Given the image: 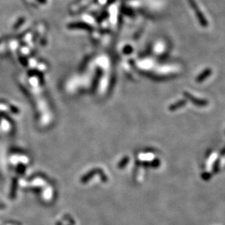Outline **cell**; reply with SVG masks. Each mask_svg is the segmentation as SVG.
I'll return each mask as SVG.
<instances>
[{
  "label": "cell",
  "mask_w": 225,
  "mask_h": 225,
  "mask_svg": "<svg viewBox=\"0 0 225 225\" xmlns=\"http://www.w3.org/2000/svg\"><path fill=\"white\" fill-rule=\"evenodd\" d=\"M190 4H191V7H192V8H193V10H195V11L197 13V16L198 18L201 20V22L203 23V24H205V18H204L203 15V14H202L203 13H202V12L200 11V12H199V8H198L197 4H196L195 0H190ZM205 21H206V20H205Z\"/></svg>",
  "instance_id": "6da1fadb"
}]
</instances>
